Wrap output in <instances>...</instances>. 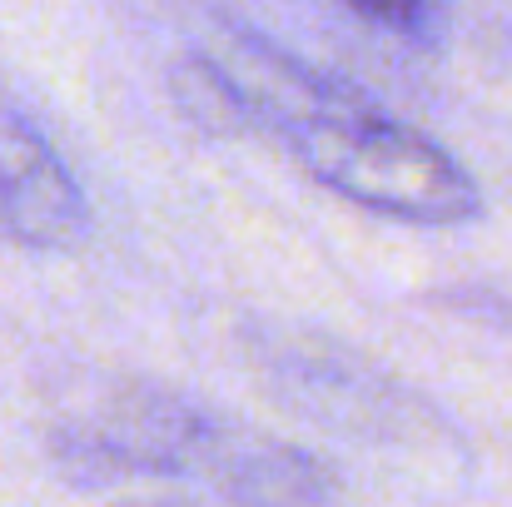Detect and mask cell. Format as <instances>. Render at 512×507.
<instances>
[{"label": "cell", "mask_w": 512, "mask_h": 507, "mask_svg": "<svg viewBox=\"0 0 512 507\" xmlns=\"http://www.w3.org/2000/svg\"><path fill=\"white\" fill-rule=\"evenodd\" d=\"M194 75L239 125L269 135L314 184L393 224L458 229L483 214V184L448 145L383 110L368 90L229 25Z\"/></svg>", "instance_id": "1"}, {"label": "cell", "mask_w": 512, "mask_h": 507, "mask_svg": "<svg viewBox=\"0 0 512 507\" xmlns=\"http://www.w3.org/2000/svg\"><path fill=\"white\" fill-rule=\"evenodd\" d=\"M90 199L55 145L15 110H0V234L35 254H65L90 239Z\"/></svg>", "instance_id": "2"}, {"label": "cell", "mask_w": 512, "mask_h": 507, "mask_svg": "<svg viewBox=\"0 0 512 507\" xmlns=\"http://www.w3.org/2000/svg\"><path fill=\"white\" fill-rule=\"evenodd\" d=\"M199 483H209L234 507H329L339 498V478L329 463H319L309 448L249 433L239 423L219 428Z\"/></svg>", "instance_id": "3"}, {"label": "cell", "mask_w": 512, "mask_h": 507, "mask_svg": "<svg viewBox=\"0 0 512 507\" xmlns=\"http://www.w3.org/2000/svg\"><path fill=\"white\" fill-rule=\"evenodd\" d=\"M339 5L368 20L373 30H388L403 45H423V50L438 45L453 20V0H339Z\"/></svg>", "instance_id": "4"}, {"label": "cell", "mask_w": 512, "mask_h": 507, "mask_svg": "<svg viewBox=\"0 0 512 507\" xmlns=\"http://www.w3.org/2000/svg\"><path fill=\"white\" fill-rule=\"evenodd\" d=\"M130 507H184V503H130Z\"/></svg>", "instance_id": "5"}]
</instances>
